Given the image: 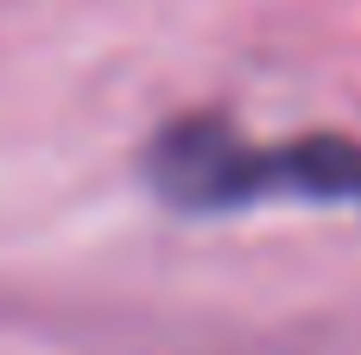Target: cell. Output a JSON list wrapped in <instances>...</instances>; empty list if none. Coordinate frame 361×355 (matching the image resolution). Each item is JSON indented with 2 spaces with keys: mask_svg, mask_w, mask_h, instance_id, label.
Returning a JSON list of instances; mask_svg holds the SVG:
<instances>
[{
  "mask_svg": "<svg viewBox=\"0 0 361 355\" xmlns=\"http://www.w3.org/2000/svg\"><path fill=\"white\" fill-rule=\"evenodd\" d=\"M146 184L190 216L247 210L267 197H311V203H355L361 210V140L349 133H305L260 146L235 133L222 114H184L152 133Z\"/></svg>",
  "mask_w": 361,
  "mask_h": 355,
  "instance_id": "cell-1",
  "label": "cell"
}]
</instances>
